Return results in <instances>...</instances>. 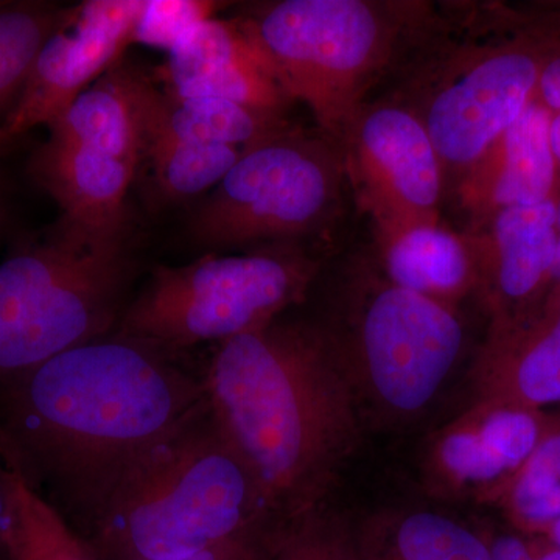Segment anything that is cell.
<instances>
[{"label": "cell", "instance_id": "cell-1", "mask_svg": "<svg viewBox=\"0 0 560 560\" xmlns=\"http://www.w3.org/2000/svg\"><path fill=\"white\" fill-rule=\"evenodd\" d=\"M206 405L200 372L113 334L0 386V463L81 536L132 467Z\"/></svg>", "mask_w": 560, "mask_h": 560}, {"label": "cell", "instance_id": "cell-2", "mask_svg": "<svg viewBox=\"0 0 560 560\" xmlns=\"http://www.w3.org/2000/svg\"><path fill=\"white\" fill-rule=\"evenodd\" d=\"M200 375L276 521L323 506L359 433L355 382L324 324L279 316L215 346Z\"/></svg>", "mask_w": 560, "mask_h": 560}, {"label": "cell", "instance_id": "cell-3", "mask_svg": "<svg viewBox=\"0 0 560 560\" xmlns=\"http://www.w3.org/2000/svg\"><path fill=\"white\" fill-rule=\"evenodd\" d=\"M278 522L208 401L132 467L79 537L95 560H165Z\"/></svg>", "mask_w": 560, "mask_h": 560}, {"label": "cell", "instance_id": "cell-4", "mask_svg": "<svg viewBox=\"0 0 560 560\" xmlns=\"http://www.w3.org/2000/svg\"><path fill=\"white\" fill-rule=\"evenodd\" d=\"M135 280L125 234L61 217L11 253L0 261V386L113 335Z\"/></svg>", "mask_w": 560, "mask_h": 560}, {"label": "cell", "instance_id": "cell-5", "mask_svg": "<svg viewBox=\"0 0 560 560\" xmlns=\"http://www.w3.org/2000/svg\"><path fill=\"white\" fill-rule=\"evenodd\" d=\"M422 3L280 0L238 18L291 102L340 140L368 92L399 55Z\"/></svg>", "mask_w": 560, "mask_h": 560}, {"label": "cell", "instance_id": "cell-6", "mask_svg": "<svg viewBox=\"0 0 560 560\" xmlns=\"http://www.w3.org/2000/svg\"><path fill=\"white\" fill-rule=\"evenodd\" d=\"M319 267L296 243L158 265L131 294L114 335L180 360L191 349L219 346L285 315L305 300Z\"/></svg>", "mask_w": 560, "mask_h": 560}, {"label": "cell", "instance_id": "cell-7", "mask_svg": "<svg viewBox=\"0 0 560 560\" xmlns=\"http://www.w3.org/2000/svg\"><path fill=\"white\" fill-rule=\"evenodd\" d=\"M348 173L341 143L290 127L242 151L234 167L191 213L201 248L298 243L337 219Z\"/></svg>", "mask_w": 560, "mask_h": 560}, {"label": "cell", "instance_id": "cell-8", "mask_svg": "<svg viewBox=\"0 0 560 560\" xmlns=\"http://www.w3.org/2000/svg\"><path fill=\"white\" fill-rule=\"evenodd\" d=\"M360 268L349 341L327 331L353 382L363 381L375 401L393 415H415L436 397L455 368L464 346L463 326L447 304L401 289L378 267Z\"/></svg>", "mask_w": 560, "mask_h": 560}, {"label": "cell", "instance_id": "cell-9", "mask_svg": "<svg viewBox=\"0 0 560 560\" xmlns=\"http://www.w3.org/2000/svg\"><path fill=\"white\" fill-rule=\"evenodd\" d=\"M560 36V13L508 38L448 54L418 106L442 171L463 178L536 98L541 65Z\"/></svg>", "mask_w": 560, "mask_h": 560}, {"label": "cell", "instance_id": "cell-10", "mask_svg": "<svg viewBox=\"0 0 560 560\" xmlns=\"http://www.w3.org/2000/svg\"><path fill=\"white\" fill-rule=\"evenodd\" d=\"M338 142L360 208L375 235L440 223L445 175L438 151L416 110L396 102L364 103Z\"/></svg>", "mask_w": 560, "mask_h": 560}, {"label": "cell", "instance_id": "cell-11", "mask_svg": "<svg viewBox=\"0 0 560 560\" xmlns=\"http://www.w3.org/2000/svg\"><path fill=\"white\" fill-rule=\"evenodd\" d=\"M143 0H88L70 7L33 62L16 106L2 121L13 135L49 127L73 101L120 62L132 44Z\"/></svg>", "mask_w": 560, "mask_h": 560}, {"label": "cell", "instance_id": "cell-12", "mask_svg": "<svg viewBox=\"0 0 560 560\" xmlns=\"http://www.w3.org/2000/svg\"><path fill=\"white\" fill-rule=\"evenodd\" d=\"M558 200L501 210L471 237L492 326L522 319L547 296L559 241Z\"/></svg>", "mask_w": 560, "mask_h": 560}, {"label": "cell", "instance_id": "cell-13", "mask_svg": "<svg viewBox=\"0 0 560 560\" xmlns=\"http://www.w3.org/2000/svg\"><path fill=\"white\" fill-rule=\"evenodd\" d=\"M164 75L179 97L221 98L278 117L293 103L241 20L194 25L168 51Z\"/></svg>", "mask_w": 560, "mask_h": 560}, {"label": "cell", "instance_id": "cell-14", "mask_svg": "<svg viewBox=\"0 0 560 560\" xmlns=\"http://www.w3.org/2000/svg\"><path fill=\"white\" fill-rule=\"evenodd\" d=\"M480 408L544 411L560 405V293L536 311L490 327L478 360Z\"/></svg>", "mask_w": 560, "mask_h": 560}, {"label": "cell", "instance_id": "cell-15", "mask_svg": "<svg viewBox=\"0 0 560 560\" xmlns=\"http://www.w3.org/2000/svg\"><path fill=\"white\" fill-rule=\"evenodd\" d=\"M550 124V110L534 98L460 178V198L474 217L477 231L501 210L536 206L560 197Z\"/></svg>", "mask_w": 560, "mask_h": 560}, {"label": "cell", "instance_id": "cell-16", "mask_svg": "<svg viewBox=\"0 0 560 560\" xmlns=\"http://www.w3.org/2000/svg\"><path fill=\"white\" fill-rule=\"evenodd\" d=\"M28 168L40 189L60 206L61 219L105 234L127 231V195L136 165L47 139L33 153Z\"/></svg>", "mask_w": 560, "mask_h": 560}, {"label": "cell", "instance_id": "cell-17", "mask_svg": "<svg viewBox=\"0 0 560 560\" xmlns=\"http://www.w3.org/2000/svg\"><path fill=\"white\" fill-rule=\"evenodd\" d=\"M145 77L119 65L95 81L49 125V139L139 165L145 156Z\"/></svg>", "mask_w": 560, "mask_h": 560}, {"label": "cell", "instance_id": "cell-18", "mask_svg": "<svg viewBox=\"0 0 560 560\" xmlns=\"http://www.w3.org/2000/svg\"><path fill=\"white\" fill-rule=\"evenodd\" d=\"M143 117L147 145L156 140H178L245 150L290 127L285 117L221 98L164 94L149 80L143 88Z\"/></svg>", "mask_w": 560, "mask_h": 560}, {"label": "cell", "instance_id": "cell-19", "mask_svg": "<svg viewBox=\"0 0 560 560\" xmlns=\"http://www.w3.org/2000/svg\"><path fill=\"white\" fill-rule=\"evenodd\" d=\"M378 264L401 289L447 304L477 280L471 237H460L438 224H425L378 241Z\"/></svg>", "mask_w": 560, "mask_h": 560}, {"label": "cell", "instance_id": "cell-20", "mask_svg": "<svg viewBox=\"0 0 560 560\" xmlns=\"http://www.w3.org/2000/svg\"><path fill=\"white\" fill-rule=\"evenodd\" d=\"M361 560H492L490 544L430 511L377 518L353 534Z\"/></svg>", "mask_w": 560, "mask_h": 560}, {"label": "cell", "instance_id": "cell-21", "mask_svg": "<svg viewBox=\"0 0 560 560\" xmlns=\"http://www.w3.org/2000/svg\"><path fill=\"white\" fill-rule=\"evenodd\" d=\"M69 9L39 0L0 2V116L3 120L20 101L40 47L68 16Z\"/></svg>", "mask_w": 560, "mask_h": 560}, {"label": "cell", "instance_id": "cell-22", "mask_svg": "<svg viewBox=\"0 0 560 560\" xmlns=\"http://www.w3.org/2000/svg\"><path fill=\"white\" fill-rule=\"evenodd\" d=\"M9 482L5 540L11 560H95L61 515L20 475L9 470Z\"/></svg>", "mask_w": 560, "mask_h": 560}, {"label": "cell", "instance_id": "cell-23", "mask_svg": "<svg viewBox=\"0 0 560 560\" xmlns=\"http://www.w3.org/2000/svg\"><path fill=\"white\" fill-rule=\"evenodd\" d=\"M242 151L226 145L156 140L147 145L143 162L149 164L162 197L173 201L187 200L215 189L234 167Z\"/></svg>", "mask_w": 560, "mask_h": 560}, {"label": "cell", "instance_id": "cell-24", "mask_svg": "<svg viewBox=\"0 0 560 560\" xmlns=\"http://www.w3.org/2000/svg\"><path fill=\"white\" fill-rule=\"evenodd\" d=\"M267 560H361L353 534L323 506L279 522Z\"/></svg>", "mask_w": 560, "mask_h": 560}, {"label": "cell", "instance_id": "cell-25", "mask_svg": "<svg viewBox=\"0 0 560 560\" xmlns=\"http://www.w3.org/2000/svg\"><path fill=\"white\" fill-rule=\"evenodd\" d=\"M515 514L526 525L547 526L560 518V423L552 427L511 482Z\"/></svg>", "mask_w": 560, "mask_h": 560}, {"label": "cell", "instance_id": "cell-26", "mask_svg": "<svg viewBox=\"0 0 560 560\" xmlns=\"http://www.w3.org/2000/svg\"><path fill=\"white\" fill-rule=\"evenodd\" d=\"M220 3L209 0H143L132 44L171 51L194 25L215 18Z\"/></svg>", "mask_w": 560, "mask_h": 560}, {"label": "cell", "instance_id": "cell-27", "mask_svg": "<svg viewBox=\"0 0 560 560\" xmlns=\"http://www.w3.org/2000/svg\"><path fill=\"white\" fill-rule=\"evenodd\" d=\"M441 458L445 469L460 481H514L515 475L508 469L477 429L452 431L441 445Z\"/></svg>", "mask_w": 560, "mask_h": 560}, {"label": "cell", "instance_id": "cell-28", "mask_svg": "<svg viewBox=\"0 0 560 560\" xmlns=\"http://www.w3.org/2000/svg\"><path fill=\"white\" fill-rule=\"evenodd\" d=\"M275 525L268 528L248 534V536L237 537L208 548V550L195 552L186 558L165 559V560H267L268 550H270L271 534Z\"/></svg>", "mask_w": 560, "mask_h": 560}, {"label": "cell", "instance_id": "cell-29", "mask_svg": "<svg viewBox=\"0 0 560 560\" xmlns=\"http://www.w3.org/2000/svg\"><path fill=\"white\" fill-rule=\"evenodd\" d=\"M536 98L550 110L551 116L560 113V36L541 65Z\"/></svg>", "mask_w": 560, "mask_h": 560}, {"label": "cell", "instance_id": "cell-30", "mask_svg": "<svg viewBox=\"0 0 560 560\" xmlns=\"http://www.w3.org/2000/svg\"><path fill=\"white\" fill-rule=\"evenodd\" d=\"M492 560H536V552L515 534H500L490 544Z\"/></svg>", "mask_w": 560, "mask_h": 560}, {"label": "cell", "instance_id": "cell-31", "mask_svg": "<svg viewBox=\"0 0 560 560\" xmlns=\"http://www.w3.org/2000/svg\"><path fill=\"white\" fill-rule=\"evenodd\" d=\"M10 482L9 470L0 463V560H11L5 540L7 521H9Z\"/></svg>", "mask_w": 560, "mask_h": 560}, {"label": "cell", "instance_id": "cell-32", "mask_svg": "<svg viewBox=\"0 0 560 560\" xmlns=\"http://www.w3.org/2000/svg\"><path fill=\"white\" fill-rule=\"evenodd\" d=\"M550 139L552 154H555L556 165H558L559 186H560V113L551 116Z\"/></svg>", "mask_w": 560, "mask_h": 560}, {"label": "cell", "instance_id": "cell-33", "mask_svg": "<svg viewBox=\"0 0 560 560\" xmlns=\"http://www.w3.org/2000/svg\"><path fill=\"white\" fill-rule=\"evenodd\" d=\"M22 138H24V136L13 135V132L5 130V128L0 125V160L16 149L22 142Z\"/></svg>", "mask_w": 560, "mask_h": 560}, {"label": "cell", "instance_id": "cell-34", "mask_svg": "<svg viewBox=\"0 0 560 560\" xmlns=\"http://www.w3.org/2000/svg\"><path fill=\"white\" fill-rule=\"evenodd\" d=\"M560 293V235L558 241V249H556L555 265H552L551 282L548 293Z\"/></svg>", "mask_w": 560, "mask_h": 560}, {"label": "cell", "instance_id": "cell-35", "mask_svg": "<svg viewBox=\"0 0 560 560\" xmlns=\"http://www.w3.org/2000/svg\"><path fill=\"white\" fill-rule=\"evenodd\" d=\"M536 560H560V550L558 547L547 548L541 552H536Z\"/></svg>", "mask_w": 560, "mask_h": 560}, {"label": "cell", "instance_id": "cell-36", "mask_svg": "<svg viewBox=\"0 0 560 560\" xmlns=\"http://www.w3.org/2000/svg\"><path fill=\"white\" fill-rule=\"evenodd\" d=\"M551 537L552 544H555V547H558L560 550V518L551 525Z\"/></svg>", "mask_w": 560, "mask_h": 560}, {"label": "cell", "instance_id": "cell-37", "mask_svg": "<svg viewBox=\"0 0 560 560\" xmlns=\"http://www.w3.org/2000/svg\"><path fill=\"white\" fill-rule=\"evenodd\" d=\"M556 224H558V232L560 235V197L558 200V208H556Z\"/></svg>", "mask_w": 560, "mask_h": 560}, {"label": "cell", "instance_id": "cell-38", "mask_svg": "<svg viewBox=\"0 0 560 560\" xmlns=\"http://www.w3.org/2000/svg\"><path fill=\"white\" fill-rule=\"evenodd\" d=\"M0 209H2V202H0Z\"/></svg>", "mask_w": 560, "mask_h": 560}]
</instances>
